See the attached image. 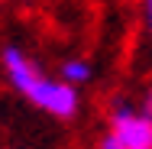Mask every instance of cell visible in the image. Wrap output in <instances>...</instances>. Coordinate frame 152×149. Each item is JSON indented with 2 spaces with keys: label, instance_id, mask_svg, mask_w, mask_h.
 Instances as JSON below:
<instances>
[{
  "label": "cell",
  "instance_id": "5b68a950",
  "mask_svg": "<svg viewBox=\"0 0 152 149\" xmlns=\"http://www.w3.org/2000/svg\"><path fill=\"white\" fill-rule=\"evenodd\" d=\"M100 149H123V146H120V139H117V133H113V130H110V133H107V136L100 139Z\"/></svg>",
  "mask_w": 152,
  "mask_h": 149
},
{
  "label": "cell",
  "instance_id": "7a4b0ae2",
  "mask_svg": "<svg viewBox=\"0 0 152 149\" xmlns=\"http://www.w3.org/2000/svg\"><path fill=\"white\" fill-rule=\"evenodd\" d=\"M26 97L36 107L49 110L52 117H75V110H78V91H75V84H68L65 78L55 81V78L39 75L36 84L26 91Z\"/></svg>",
  "mask_w": 152,
  "mask_h": 149
},
{
  "label": "cell",
  "instance_id": "52a82bcc",
  "mask_svg": "<svg viewBox=\"0 0 152 149\" xmlns=\"http://www.w3.org/2000/svg\"><path fill=\"white\" fill-rule=\"evenodd\" d=\"M146 110L152 114V91H149V97H146Z\"/></svg>",
  "mask_w": 152,
  "mask_h": 149
},
{
  "label": "cell",
  "instance_id": "277c9868",
  "mask_svg": "<svg viewBox=\"0 0 152 149\" xmlns=\"http://www.w3.org/2000/svg\"><path fill=\"white\" fill-rule=\"evenodd\" d=\"M91 75H94V68L84 59H71V62L61 65V78L68 84H84V81H91Z\"/></svg>",
  "mask_w": 152,
  "mask_h": 149
},
{
  "label": "cell",
  "instance_id": "ba28073f",
  "mask_svg": "<svg viewBox=\"0 0 152 149\" xmlns=\"http://www.w3.org/2000/svg\"><path fill=\"white\" fill-rule=\"evenodd\" d=\"M26 3H29V0H26Z\"/></svg>",
  "mask_w": 152,
  "mask_h": 149
},
{
  "label": "cell",
  "instance_id": "3957f363",
  "mask_svg": "<svg viewBox=\"0 0 152 149\" xmlns=\"http://www.w3.org/2000/svg\"><path fill=\"white\" fill-rule=\"evenodd\" d=\"M3 68H7L10 84H13L16 91H23V94H26V91L36 84V78L42 75V71H39V68H36V65H32L16 46H7V49H3Z\"/></svg>",
  "mask_w": 152,
  "mask_h": 149
},
{
  "label": "cell",
  "instance_id": "6da1fadb",
  "mask_svg": "<svg viewBox=\"0 0 152 149\" xmlns=\"http://www.w3.org/2000/svg\"><path fill=\"white\" fill-rule=\"evenodd\" d=\"M110 123L123 149H152V114H136L129 104L113 101Z\"/></svg>",
  "mask_w": 152,
  "mask_h": 149
},
{
  "label": "cell",
  "instance_id": "8992f818",
  "mask_svg": "<svg viewBox=\"0 0 152 149\" xmlns=\"http://www.w3.org/2000/svg\"><path fill=\"white\" fill-rule=\"evenodd\" d=\"M146 23H149V29H152V0H146Z\"/></svg>",
  "mask_w": 152,
  "mask_h": 149
}]
</instances>
